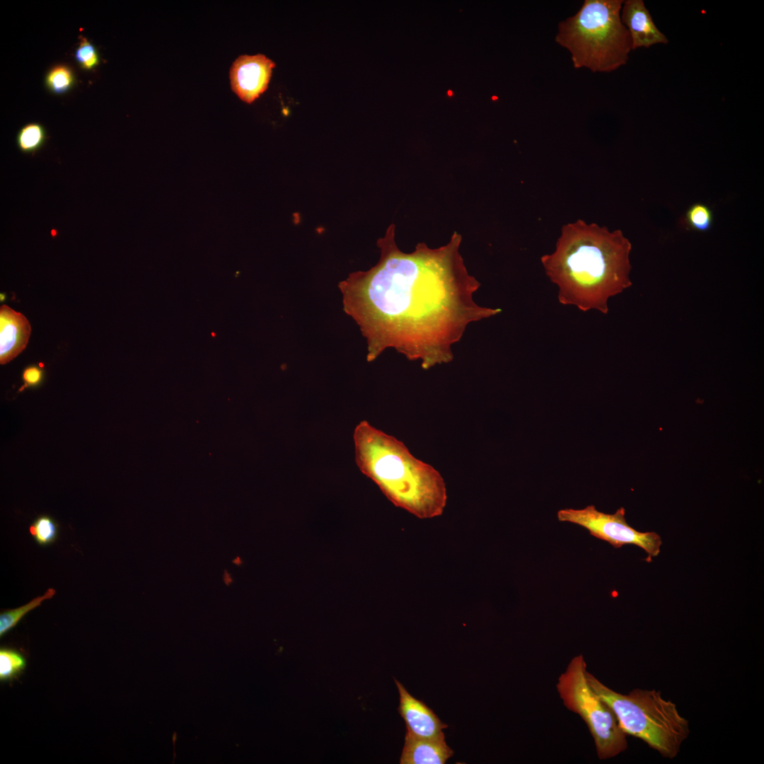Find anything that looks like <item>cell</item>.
<instances>
[{
	"label": "cell",
	"instance_id": "11",
	"mask_svg": "<svg viewBox=\"0 0 764 764\" xmlns=\"http://www.w3.org/2000/svg\"><path fill=\"white\" fill-rule=\"evenodd\" d=\"M30 332V325L23 314L13 311L6 305L1 306V364L8 363L25 348Z\"/></svg>",
	"mask_w": 764,
	"mask_h": 764
},
{
	"label": "cell",
	"instance_id": "4",
	"mask_svg": "<svg viewBox=\"0 0 764 764\" xmlns=\"http://www.w3.org/2000/svg\"><path fill=\"white\" fill-rule=\"evenodd\" d=\"M622 0H585L574 16L558 24L555 41L571 54L575 69L610 72L625 65L632 50L621 21Z\"/></svg>",
	"mask_w": 764,
	"mask_h": 764
},
{
	"label": "cell",
	"instance_id": "13",
	"mask_svg": "<svg viewBox=\"0 0 764 764\" xmlns=\"http://www.w3.org/2000/svg\"><path fill=\"white\" fill-rule=\"evenodd\" d=\"M55 594L54 589H48L45 593L37 596L28 603L14 609L4 610L0 614V636L14 627L30 611L39 606L45 600L50 599Z\"/></svg>",
	"mask_w": 764,
	"mask_h": 764
},
{
	"label": "cell",
	"instance_id": "12",
	"mask_svg": "<svg viewBox=\"0 0 764 764\" xmlns=\"http://www.w3.org/2000/svg\"><path fill=\"white\" fill-rule=\"evenodd\" d=\"M453 755L445 735L434 739H418L405 734L400 764H444Z\"/></svg>",
	"mask_w": 764,
	"mask_h": 764
},
{
	"label": "cell",
	"instance_id": "10",
	"mask_svg": "<svg viewBox=\"0 0 764 764\" xmlns=\"http://www.w3.org/2000/svg\"><path fill=\"white\" fill-rule=\"evenodd\" d=\"M620 18L630 33L632 50L668 43L667 37L654 24L642 0L623 1Z\"/></svg>",
	"mask_w": 764,
	"mask_h": 764
},
{
	"label": "cell",
	"instance_id": "8",
	"mask_svg": "<svg viewBox=\"0 0 764 764\" xmlns=\"http://www.w3.org/2000/svg\"><path fill=\"white\" fill-rule=\"evenodd\" d=\"M274 66V62L262 54L239 56L229 71L232 91L241 100L252 103L267 90Z\"/></svg>",
	"mask_w": 764,
	"mask_h": 764
},
{
	"label": "cell",
	"instance_id": "20",
	"mask_svg": "<svg viewBox=\"0 0 764 764\" xmlns=\"http://www.w3.org/2000/svg\"><path fill=\"white\" fill-rule=\"evenodd\" d=\"M42 370L37 366H30L25 368L22 375L25 387L39 385L42 380Z\"/></svg>",
	"mask_w": 764,
	"mask_h": 764
},
{
	"label": "cell",
	"instance_id": "9",
	"mask_svg": "<svg viewBox=\"0 0 764 764\" xmlns=\"http://www.w3.org/2000/svg\"><path fill=\"white\" fill-rule=\"evenodd\" d=\"M394 681L399 693L398 711L406 726V734L418 739H434L444 735L448 725L440 720L423 701L413 697L397 679Z\"/></svg>",
	"mask_w": 764,
	"mask_h": 764
},
{
	"label": "cell",
	"instance_id": "21",
	"mask_svg": "<svg viewBox=\"0 0 764 764\" xmlns=\"http://www.w3.org/2000/svg\"><path fill=\"white\" fill-rule=\"evenodd\" d=\"M447 93H448V95L449 96H452V95H453V91H451V90H449V91H448Z\"/></svg>",
	"mask_w": 764,
	"mask_h": 764
},
{
	"label": "cell",
	"instance_id": "17",
	"mask_svg": "<svg viewBox=\"0 0 764 764\" xmlns=\"http://www.w3.org/2000/svg\"><path fill=\"white\" fill-rule=\"evenodd\" d=\"M74 76L71 69L66 65L54 66L47 73L45 82L47 88L55 93H63L72 86Z\"/></svg>",
	"mask_w": 764,
	"mask_h": 764
},
{
	"label": "cell",
	"instance_id": "16",
	"mask_svg": "<svg viewBox=\"0 0 764 764\" xmlns=\"http://www.w3.org/2000/svg\"><path fill=\"white\" fill-rule=\"evenodd\" d=\"M59 526L49 515L37 516L30 524L29 531L33 540L40 546L46 547L54 543L58 537Z\"/></svg>",
	"mask_w": 764,
	"mask_h": 764
},
{
	"label": "cell",
	"instance_id": "14",
	"mask_svg": "<svg viewBox=\"0 0 764 764\" xmlns=\"http://www.w3.org/2000/svg\"><path fill=\"white\" fill-rule=\"evenodd\" d=\"M46 139L47 134L44 127L39 123L33 122L21 127L17 134L16 144L21 151L31 154L39 150Z\"/></svg>",
	"mask_w": 764,
	"mask_h": 764
},
{
	"label": "cell",
	"instance_id": "7",
	"mask_svg": "<svg viewBox=\"0 0 764 764\" xmlns=\"http://www.w3.org/2000/svg\"><path fill=\"white\" fill-rule=\"evenodd\" d=\"M625 514V510L623 507L610 514L589 505L581 509H561L557 512V519L560 521L585 528L591 536L609 543L615 548L635 545L642 548L650 557L657 556L662 544L659 535L654 532L636 531L627 524Z\"/></svg>",
	"mask_w": 764,
	"mask_h": 764
},
{
	"label": "cell",
	"instance_id": "1",
	"mask_svg": "<svg viewBox=\"0 0 764 764\" xmlns=\"http://www.w3.org/2000/svg\"><path fill=\"white\" fill-rule=\"evenodd\" d=\"M395 225L376 245L378 262L352 272L338 286L344 311L359 327L367 345L366 360L393 348L428 370L453 359L452 345L473 322L494 316L501 308L477 304L481 285L470 274L460 253L462 236L454 231L436 248L419 242L415 250H400Z\"/></svg>",
	"mask_w": 764,
	"mask_h": 764
},
{
	"label": "cell",
	"instance_id": "18",
	"mask_svg": "<svg viewBox=\"0 0 764 764\" xmlns=\"http://www.w3.org/2000/svg\"><path fill=\"white\" fill-rule=\"evenodd\" d=\"M687 224L698 231H708L712 224L713 214L705 204L696 203L689 207L685 214Z\"/></svg>",
	"mask_w": 764,
	"mask_h": 764
},
{
	"label": "cell",
	"instance_id": "3",
	"mask_svg": "<svg viewBox=\"0 0 764 764\" xmlns=\"http://www.w3.org/2000/svg\"><path fill=\"white\" fill-rule=\"evenodd\" d=\"M356 463L387 498L421 519L441 516L447 491L440 473L415 457L405 444L369 422H360L353 434Z\"/></svg>",
	"mask_w": 764,
	"mask_h": 764
},
{
	"label": "cell",
	"instance_id": "15",
	"mask_svg": "<svg viewBox=\"0 0 764 764\" xmlns=\"http://www.w3.org/2000/svg\"><path fill=\"white\" fill-rule=\"evenodd\" d=\"M26 667V659L19 652L1 647L0 649V680L11 681L18 677Z\"/></svg>",
	"mask_w": 764,
	"mask_h": 764
},
{
	"label": "cell",
	"instance_id": "5",
	"mask_svg": "<svg viewBox=\"0 0 764 764\" xmlns=\"http://www.w3.org/2000/svg\"><path fill=\"white\" fill-rule=\"evenodd\" d=\"M592 690L614 712L622 730L644 741L663 757L675 758L688 738V721L675 703L655 690L636 688L627 695L617 693L586 671Z\"/></svg>",
	"mask_w": 764,
	"mask_h": 764
},
{
	"label": "cell",
	"instance_id": "6",
	"mask_svg": "<svg viewBox=\"0 0 764 764\" xmlns=\"http://www.w3.org/2000/svg\"><path fill=\"white\" fill-rule=\"evenodd\" d=\"M586 668L581 654L573 658L560 676L557 688L564 705L587 724L598 758L607 759L627 748V734L610 707L590 687Z\"/></svg>",
	"mask_w": 764,
	"mask_h": 764
},
{
	"label": "cell",
	"instance_id": "2",
	"mask_svg": "<svg viewBox=\"0 0 764 764\" xmlns=\"http://www.w3.org/2000/svg\"><path fill=\"white\" fill-rule=\"evenodd\" d=\"M631 250L620 230L578 219L562 226L555 251L540 260L560 303L607 314L609 299L632 285Z\"/></svg>",
	"mask_w": 764,
	"mask_h": 764
},
{
	"label": "cell",
	"instance_id": "19",
	"mask_svg": "<svg viewBox=\"0 0 764 764\" xmlns=\"http://www.w3.org/2000/svg\"><path fill=\"white\" fill-rule=\"evenodd\" d=\"M81 41L75 52V58L84 69L91 70L99 64V57L93 46L85 37H80Z\"/></svg>",
	"mask_w": 764,
	"mask_h": 764
}]
</instances>
